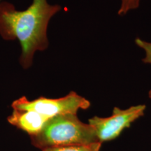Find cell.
<instances>
[{
	"label": "cell",
	"instance_id": "cell-1",
	"mask_svg": "<svg viewBox=\"0 0 151 151\" xmlns=\"http://www.w3.org/2000/svg\"><path fill=\"white\" fill-rule=\"evenodd\" d=\"M61 9L60 5L50 4L48 0H32L23 11L17 10L11 3L0 2V35L5 40H18L20 63L24 69L32 65L36 52L48 48L49 22Z\"/></svg>",
	"mask_w": 151,
	"mask_h": 151
},
{
	"label": "cell",
	"instance_id": "cell-2",
	"mask_svg": "<svg viewBox=\"0 0 151 151\" xmlns=\"http://www.w3.org/2000/svg\"><path fill=\"white\" fill-rule=\"evenodd\" d=\"M34 146L47 148L83 146L99 142L93 128L83 122L77 114H65L50 118L37 135L30 137Z\"/></svg>",
	"mask_w": 151,
	"mask_h": 151
},
{
	"label": "cell",
	"instance_id": "cell-3",
	"mask_svg": "<svg viewBox=\"0 0 151 151\" xmlns=\"http://www.w3.org/2000/svg\"><path fill=\"white\" fill-rule=\"evenodd\" d=\"M90 101L71 91L65 97L56 99L41 97L34 100L21 97L14 101L11 108L14 110L34 111L49 118L65 114H77L78 111L90 107Z\"/></svg>",
	"mask_w": 151,
	"mask_h": 151
},
{
	"label": "cell",
	"instance_id": "cell-4",
	"mask_svg": "<svg viewBox=\"0 0 151 151\" xmlns=\"http://www.w3.org/2000/svg\"><path fill=\"white\" fill-rule=\"evenodd\" d=\"M146 109L144 104L132 106L126 109L114 107L111 116H93L89 119L88 123L93 128L98 141L102 143L119 137L124 129L144 116Z\"/></svg>",
	"mask_w": 151,
	"mask_h": 151
},
{
	"label": "cell",
	"instance_id": "cell-5",
	"mask_svg": "<svg viewBox=\"0 0 151 151\" xmlns=\"http://www.w3.org/2000/svg\"><path fill=\"white\" fill-rule=\"evenodd\" d=\"M50 119L34 111L13 109L7 120L11 125L26 132L30 137H32L41 132Z\"/></svg>",
	"mask_w": 151,
	"mask_h": 151
},
{
	"label": "cell",
	"instance_id": "cell-6",
	"mask_svg": "<svg viewBox=\"0 0 151 151\" xmlns=\"http://www.w3.org/2000/svg\"><path fill=\"white\" fill-rule=\"evenodd\" d=\"M102 143L97 142L89 145L47 148L42 151H99Z\"/></svg>",
	"mask_w": 151,
	"mask_h": 151
},
{
	"label": "cell",
	"instance_id": "cell-7",
	"mask_svg": "<svg viewBox=\"0 0 151 151\" xmlns=\"http://www.w3.org/2000/svg\"><path fill=\"white\" fill-rule=\"evenodd\" d=\"M141 0H121L118 14L120 16H125L127 13L139 8Z\"/></svg>",
	"mask_w": 151,
	"mask_h": 151
},
{
	"label": "cell",
	"instance_id": "cell-8",
	"mask_svg": "<svg viewBox=\"0 0 151 151\" xmlns=\"http://www.w3.org/2000/svg\"><path fill=\"white\" fill-rule=\"evenodd\" d=\"M135 43L137 46L145 52V57L142 59V61L146 64L151 65V42H148L140 38H136Z\"/></svg>",
	"mask_w": 151,
	"mask_h": 151
},
{
	"label": "cell",
	"instance_id": "cell-9",
	"mask_svg": "<svg viewBox=\"0 0 151 151\" xmlns=\"http://www.w3.org/2000/svg\"><path fill=\"white\" fill-rule=\"evenodd\" d=\"M148 96H149V97L151 98V90L148 92Z\"/></svg>",
	"mask_w": 151,
	"mask_h": 151
},
{
	"label": "cell",
	"instance_id": "cell-10",
	"mask_svg": "<svg viewBox=\"0 0 151 151\" xmlns=\"http://www.w3.org/2000/svg\"><path fill=\"white\" fill-rule=\"evenodd\" d=\"M0 2H1V0H0Z\"/></svg>",
	"mask_w": 151,
	"mask_h": 151
}]
</instances>
